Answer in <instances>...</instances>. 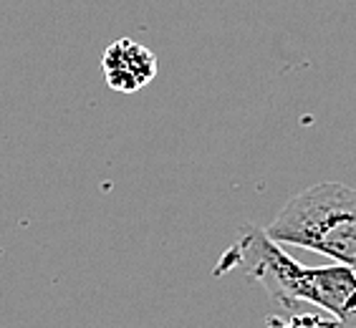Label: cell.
Returning <instances> with one entry per match:
<instances>
[{
    "label": "cell",
    "mask_w": 356,
    "mask_h": 328,
    "mask_svg": "<svg viewBox=\"0 0 356 328\" xmlns=\"http://www.w3.org/2000/svg\"><path fill=\"white\" fill-rule=\"evenodd\" d=\"M243 268L248 278L263 286L270 301L296 313V306H316L331 315L336 328H356V270L341 263L309 268L286 253L266 230L245 227L243 238L220 260L215 273Z\"/></svg>",
    "instance_id": "obj_1"
},
{
    "label": "cell",
    "mask_w": 356,
    "mask_h": 328,
    "mask_svg": "<svg viewBox=\"0 0 356 328\" xmlns=\"http://www.w3.org/2000/svg\"><path fill=\"white\" fill-rule=\"evenodd\" d=\"M270 328H336V321L326 313H293L288 321L283 318H268Z\"/></svg>",
    "instance_id": "obj_4"
},
{
    "label": "cell",
    "mask_w": 356,
    "mask_h": 328,
    "mask_svg": "<svg viewBox=\"0 0 356 328\" xmlns=\"http://www.w3.org/2000/svg\"><path fill=\"white\" fill-rule=\"evenodd\" d=\"M268 238L356 270V187L321 182L296 195L266 227Z\"/></svg>",
    "instance_id": "obj_2"
},
{
    "label": "cell",
    "mask_w": 356,
    "mask_h": 328,
    "mask_svg": "<svg viewBox=\"0 0 356 328\" xmlns=\"http://www.w3.org/2000/svg\"><path fill=\"white\" fill-rule=\"evenodd\" d=\"M102 71L109 89L119 94H134L154 81L157 56L131 38H119L104 51Z\"/></svg>",
    "instance_id": "obj_3"
}]
</instances>
